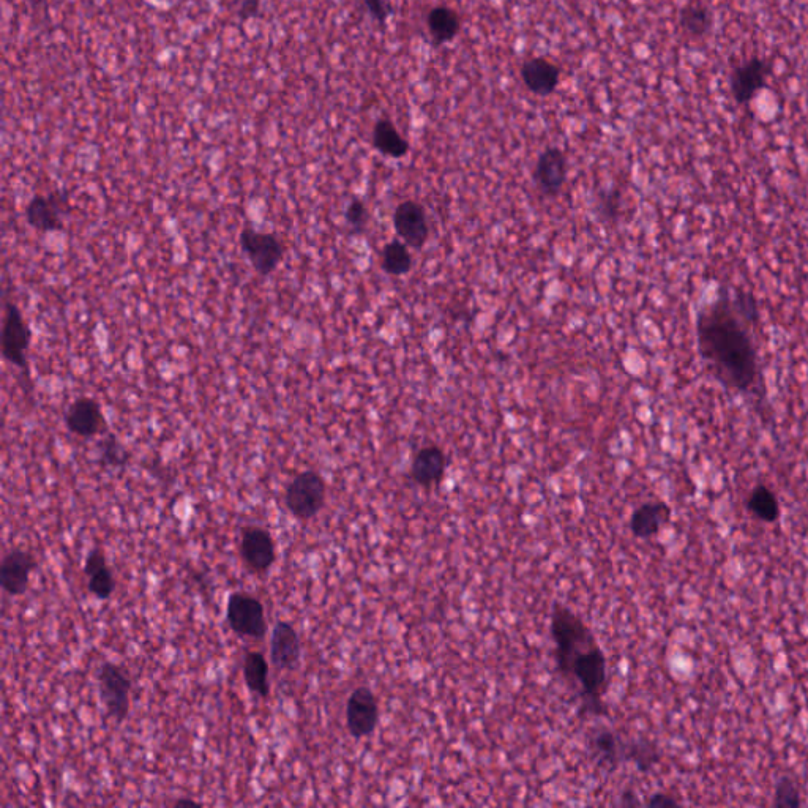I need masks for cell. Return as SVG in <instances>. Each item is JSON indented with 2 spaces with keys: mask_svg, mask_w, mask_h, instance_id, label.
Segmentation results:
<instances>
[{
  "mask_svg": "<svg viewBox=\"0 0 808 808\" xmlns=\"http://www.w3.org/2000/svg\"><path fill=\"white\" fill-rule=\"evenodd\" d=\"M756 303L745 294L707 303L696 316V345L714 378L737 393L755 392L761 381L760 351L753 335Z\"/></svg>",
  "mask_w": 808,
  "mask_h": 808,
  "instance_id": "cell-1",
  "label": "cell"
},
{
  "mask_svg": "<svg viewBox=\"0 0 808 808\" xmlns=\"http://www.w3.org/2000/svg\"><path fill=\"white\" fill-rule=\"evenodd\" d=\"M551 638L558 670L573 682L588 715H606V657L589 625L567 606L556 603L551 611Z\"/></svg>",
  "mask_w": 808,
  "mask_h": 808,
  "instance_id": "cell-2",
  "label": "cell"
},
{
  "mask_svg": "<svg viewBox=\"0 0 808 808\" xmlns=\"http://www.w3.org/2000/svg\"><path fill=\"white\" fill-rule=\"evenodd\" d=\"M326 480L316 471H303L289 482L285 502L289 512L299 520H310L326 504Z\"/></svg>",
  "mask_w": 808,
  "mask_h": 808,
  "instance_id": "cell-3",
  "label": "cell"
},
{
  "mask_svg": "<svg viewBox=\"0 0 808 808\" xmlns=\"http://www.w3.org/2000/svg\"><path fill=\"white\" fill-rule=\"evenodd\" d=\"M226 618L229 627L237 635L253 640H262L266 636L267 621L264 605L253 595L245 592H232L228 599Z\"/></svg>",
  "mask_w": 808,
  "mask_h": 808,
  "instance_id": "cell-4",
  "label": "cell"
},
{
  "mask_svg": "<svg viewBox=\"0 0 808 808\" xmlns=\"http://www.w3.org/2000/svg\"><path fill=\"white\" fill-rule=\"evenodd\" d=\"M100 700L113 719L122 723L130 712L131 681L116 663H103L98 670Z\"/></svg>",
  "mask_w": 808,
  "mask_h": 808,
  "instance_id": "cell-5",
  "label": "cell"
},
{
  "mask_svg": "<svg viewBox=\"0 0 808 808\" xmlns=\"http://www.w3.org/2000/svg\"><path fill=\"white\" fill-rule=\"evenodd\" d=\"M240 247L259 275H270L285 256V244L270 232L245 228L240 232Z\"/></svg>",
  "mask_w": 808,
  "mask_h": 808,
  "instance_id": "cell-6",
  "label": "cell"
},
{
  "mask_svg": "<svg viewBox=\"0 0 808 808\" xmlns=\"http://www.w3.org/2000/svg\"><path fill=\"white\" fill-rule=\"evenodd\" d=\"M30 338L32 333L23 313L15 303H7L2 329V354L5 360L24 370L27 367L26 354L29 351Z\"/></svg>",
  "mask_w": 808,
  "mask_h": 808,
  "instance_id": "cell-7",
  "label": "cell"
},
{
  "mask_svg": "<svg viewBox=\"0 0 808 808\" xmlns=\"http://www.w3.org/2000/svg\"><path fill=\"white\" fill-rule=\"evenodd\" d=\"M771 70V64L758 56L750 57L734 68L730 76V89L737 105H749L760 94L766 87Z\"/></svg>",
  "mask_w": 808,
  "mask_h": 808,
  "instance_id": "cell-8",
  "label": "cell"
},
{
  "mask_svg": "<svg viewBox=\"0 0 808 808\" xmlns=\"http://www.w3.org/2000/svg\"><path fill=\"white\" fill-rule=\"evenodd\" d=\"M379 723V703L368 687H359L349 695L346 704V725L356 739L371 736Z\"/></svg>",
  "mask_w": 808,
  "mask_h": 808,
  "instance_id": "cell-9",
  "label": "cell"
},
{
  "mask_svg": "<svg viewBox=\"0 0 808 808\" xmlns=\"http://www.w3.org/2000/svg\"><path fill=\"white\" fill-rule=\"evenodd\" d=\"M240 556L251 572H267L275 562V542L270 532L261 526L242 529Z\"/></svg>",
  "mask_w": 808,
  "mask_h": 808,
  "instance_id": "cell-10",
  "label": "cell"
},
{
  "mask_svg": "<svg viewBox=\"0 0 808 808\" xmlns=\"http://www.w3.org/2000/svg\"><path fill=\"white\" fill-rule=\"evenodd\" d=\"M70 209L68 196L64 193L37 195L27 204L26 218L29 225L37 231L53 232L64 228L62 215Z\"/></svg>",
  "mask_w": 808,
  "mask_h": 808,
  "instance_id": "cell-11",
  "label": "cell"
},
{
  "mask_svg": "<svg viewBox=\"0 0 808 808\" xmlns=\"http://www.w3.org/2000/svg\"><path fill=\"white\" fill-rule=\"evenodd\" d=\"M393 225L397 229L398 236L408 247L420 250L423 245L427 244L430 229H428L425 209L420 206L419 202H401L393 215Z\"/></svg>",
  "mask_w": 808,
  "mask_h": 808,
  "instance_id": "cell-12",
  "label": "cell"
},
{
  "mask_svg": "<svg viewBox=\"0 0 808 808\" xmlns=\"http://www.w3.org/2000/svg\"><path fill=\"white\" fill-rule=\"evenodd\" d=\"M37 567L32 554L24 550H13L5 554L0 565V583L8 595H23L29 588L30 575Z\"/></svg>",
  "mask_w": 808,
  "mask_h": 808,
  "instance_id": "cell-13",
  "label": "cell"
},
{
  "mask_svg": "<svg viewBox=\"0 0 808 808\" xmlns=\"http://www.w3.org/2000/svg\"><path fill=\"white\" fill-rule=\"evenodd\" d=\"M302 646L299 633L289 622L280 621L275 624L270 636V660L278 670L292 671L299 665Z\"/></svg>",
  "mask_w": 808,
  "mask_h": 808,
  "instance_id": "cell-14",
  "label": "cell"
},
{
  "mask_svg": "<svg viewBox=\"0 0 808 808\" xmlns=\"http://www.w3.org/2000/svg\"><path fill=\"white\" fill-rule=\"evenodd\" d=\"M68 430L81 438H92L105 430V416L100 404L92 398L81 397L73 401L65 414Z\"/></svg>",
  "mask_w": 808,
  "mask_h": 808,
  "instance_id": "cell-15",
  "label": "cell"
},
{
  "mask_svg": "<svg viewBox=\"0 0 808 808\" xmlns=\"http://www.w3.org/2000/svg\"><path fill=\"white\" fill-rule=\"evenodd\" d=\"M535 182L545 195H558L567 180V157L558 147H548L535 165Z\"/></svg>",
  "mask_w": 808,
  "mask_h": 808,
  "instance_id": "cell-16",
  "label": "cell"
},
{
  "mask_svg": "<svg viewBox=\"0 0 808 808\" xmlns=\"http://www.w3.org/2000/svg\"><path fill=\"white\" fill-rule=\"evenodd\" d=\"M521 78L529 92L539 97H550L558 89L561 70L545 57H534L521 65Z\"/></svg>",
  "mask_w": 808,
  "mask_h": 808,
  "instance_id": "cell-17",
  "label": "cell"
},
{
  "mask_svg": "<svg viewBox=\"0 0 808 808\" xmlns=\"http://www.w3.org/2000/svg\"><path fill=\"white\" fill-rule=\"evenodd\" d=\"M446 468V453L436 446L423 447L412 460L411 477L420 487L431 488L441 482Z\"/></svg>",
  "mask_w": 808,
  "mask_h": 808,
  "instance_id": "cell-18",
  "label": "cell"
},
{
  "mask_svg": "<svg viewBox=\"0 0 808 808\" xmlns=\"http://www.w3.org/2000/svg\"><path fill=\"white\" fill-rule=\"evenodd\" d=\"M671 518V509L665 502H646L630 518V529L638 539H651L662 531Z\"/></svg>",
  "mask_w": 808,
  "mask_h": 808,
  "instance_id": "cell-19",
  "label": "cell"
},
{
  "mask_svg": "<svg viewBox=\"0 0 808 808\" xmlns=\"http://www.w3.org/2000/svg\"><path fill=\"white\" fill-rule=\"evenodd\" d=\"M428 30L436 45L452 42L461 32V18L453 8L434 7L427 18Z\"/></svg>",
  "mask_w": 808,
  "mask_h": 808,
  "instance_id": "cell-20",
  "label": "cell"
},
{
  "mask_svg": "<svg viewBox=\"0 0 808 808\" xmlns=\"http://www.w3.org/2000/svg\"><path fill=\"white\" fill-rule=\"evenodd\" d=\"M373 146L382 155L392 158H403L408 155L409 143L401 136L392 120H378L373 128Z\"/></svg>",
  "mask_w": 808,
  "mask_h": 808,
  "instance_id": "cell-21",
  "label": "cell"
},
{
  "mask_svg": "<svg viewBox=\"0 0 808 808\" xmlns=\"http://www.w3.org/2000/svg\"><path fill=\"white\" fill-rule=\"evenodd\" d=\"M745 507L756 520L763 523H774L780 517V502L774 491L766 485H756L750 491Z\"/></svg>",
  "mask_w": 808,
  "mask_h": 808,
  "instance_id": "cell-22",
  "label": "cell"
},
{
  "mask_svg": "<svg viewBox=\"0 0 808 808\" xmlns=\"http://www.w3.org/2000/svg\"><path fill=\"white\" fill-rule=\"evenodd\" d=\"M679 26L687 37L704 38L714 26V15L706 5L692 2L682 8Z\"/></svg>",
  "mask_w": 808,
  "mask_h": 808,
  "instance_id": "cell-23",
  "label": "cell"
},
{
  "mask_svg": "<svg viewBox=\"0 0 808 808\" xmlns=\"http://www.w3.org/2000/svg\"><path fill=\"white\" fill-rule=\"evenodd\" d=\"M244 679L250 692L261 698L270 695L269 665L261 652H248L244 660Z\"/></svg>",
  "mask_w": 808,
  "mask_h": 808,
  "instance_id": "cell-24",
  "label": "cell"
},
{
  "mask_svg": "<svg viewBox=\"0 0 808 808\" xmlns=\"http://www.w3.org/2000/svg\"><path fill=\"white\" fill-rule=\"evenodd\" d=\"M591 747L602 763L616 766L622 758H625L627 745L622 744L618 736L611 731H599L592 737Z\"/></svg>",
  "mask_w": 808,
  "mask_h": 808,
  "instance_id": "cell-25",
  "label": "cell"
},
{
  "mask_svg": "<svg viewBox=\"0 0 808 808\" xmlns=\"http://www.w3.org/2000/svg\"><path fill=\"white\" fill-rule=\"evenodd\" d=\"M412 267L411 253H409L408 245L401 244L398 240H393L387 244L382 251V269L386 270L387 274L404 275L408 274Z\"/></svg>",
  "mask_w": 808,
  "mask_h": 808,
  "instance_id": "cell-26",
  "label": "cell"
},
{
  "mask_svg": "<svg viewBox=\"0 0 808 808\" xmlns=\"http://www.w3.org/2000/svg\"><path fill=\"white\" fill-rule=\"evenodd\" d=\"M87 578H89V584H87L89 591L97 599L106 600L113 595L114 589H116V581H114L113 572L109 569L108 564L90 573Z\"/></svg>",
  "mask_w": 808,
  "mask_h": 808,
  "instance_id": "cell-27",
  "label": "cell"
},
{
  "mask_svg": "<svg viewBox=\"0 0 808 808\" xmlns=\"http://www.w3.org/2000/svg\"><path fill=\"white\" fill-rule=\"evenodd\" d=\"M774 807H782V808H797L801 807V793H799V788H797L796 783L794 780L785 779L780 780L775 786V793H774V802H772Z\"/></svg>",
  "mask_w": 808,
  "mask_h": 808,
  "instance_id": "cell-28",
  "label": "cell"
},
{
  "mask_svg": "<svg viewBox=\"0 0 808 808\" xmlns=\"http://www.w3.org/2000/svg\"><path fill=\"white\" fill-rule=\"evenodd\" d=\"M101 464L103 466H124L128 460V453L125 452L124 447L120 446L114 436H108L105 441L101 442Z\"/></svg>",
  "mask_w": 808,
  "mask_h": 808,
  "instance_id": "cell-29",
  "label": "cell"
},
{
  "mask_svg": "<svg viewBox=\"0 0 808 808\" xmlns=\"http://www.w3.org/2000/svg\"><path fill=\"white\" fill-rule=\"evenodd\" d=\"M223 5L240 21L256 18L261 10V0H223Z\"/></svg>",
  "mask_w": 808,
  "mask_h": 808,
  "instance_id": "cell-30",
  "label": "cell"
},
{
  "mask_svg": "<svg viewBox=\"0 0 808 808\" xmlns=\"http://www.w3.org/2000/svg\"><path fill=\"white\" fill-rule=\"evenodd\" d=\"M346 221L351 226L352 231L362 232L367 228L368 223V210L365 202L360 199H352L349 202L348 209H346Z\"/></svg>",
  "mask_w": 808,
  "mask_h": 808,
  "instance_id": "cell-31",
  "label": "cell"
},
{
  "mask_svg": "<svg viewBox=\"0 0 808 808\" xmlns=\"http://www.w3.org/2000/svg\"><path fill=\"white\" fill-rule=\"evenodd\" d=\"M365 12L375 19L376 23L386 24L392 16V0H360Z\"/></svg>",
  "mask_w": 808,
  "mask_h": 808,
  "instance_id": "cell-32",
  "label": "cell"
},
{
  "mask_svg": "<svg viewBox=\"0 0 808 808\" xmlns=\"http://www.w3.org/2000/svg\"><path fill=\"white\" fill-rule=\"evenodd\" d=\"M106 564H108V562H106V556L103 550H101V548H94V550L87 554L86 561H84V573L90 575V573L101 569V567Z\"/></svg>",
  "mask_w": 808,
  "mask_h": 808,
  "instance_id": "cell-33",
  "label": "cell"
},
{
  "mask_svg": "<svg viewBox=\"0 0 808 808\" xmlns=\"http://www.w3.org/2000/svg\"><path fill=\"white\" fill-rule=\"evenodd\" d=\"M603 212L606 217L614 218L619 212V193L618 191H611L610 195L603 196Z\"/></svg>",
  "mask_w": 808,
  "mask_h": 808,
  "instance_id": "cell-34",
  "label": "cell"
},
{
  "mask_svg": "<svg viewBox=\"0 0 808 808\" xmlns=\"http://www.w3.org/2000/svg\"><path fill=\"white\" fill-rule=\"evenodd\" d=\"M649 807H676L679 805V802L674 799V797L668 796V794L657 793L651 797L648 801Z\"/></svg>",
  "mask_w": 808,
  "mask_h": 808,
  "instance_id": "cell-35",
  "label": "cell"
},
{
  "mask_svg": "<svg viewBox=\"0 0 808 808\" xmlns=\"http://www.w3.org/2000/svg\"><path fill=\"white\" fill-rule=\"evenodd\" d=\"M27 4L32 8H42L48 4V0H26Z\"/></svg>",
  "mask_w": 808,
  "mask_h": 808,
  "instance_id": "cell-36",
  "label": "cell"
},
{
  "mask_svg": "<svg viewBox=\"0 0 808 808\" xmlns=\"http://www.w3.org/2000/svg\"><path fill=\"white\" fill-rule=\"evenodd\" d=\"M182 804L198 805L196 804V802L190 801V799H185V801L176 802V805H182Z\"/></svg>",
  "mask_w": 808,
  "mask_h": 808,
  "instance_id": "cell-37",
  "label": "cell"
},
{
  "mask_svg": "<svg viewBox=\"0 0 808 808\" xmlns=\"http://www.w3.org/2000/svg\"><path fill=\"white\" fill-rule=\"evenodd\" d=\"M157 2H165V0H157Z\"/></svg>",
  "mask_w": 808,
  "mask_h": 808,
  "instance_id": "cell-38",
  "label": "cell"
}]
</instances>
